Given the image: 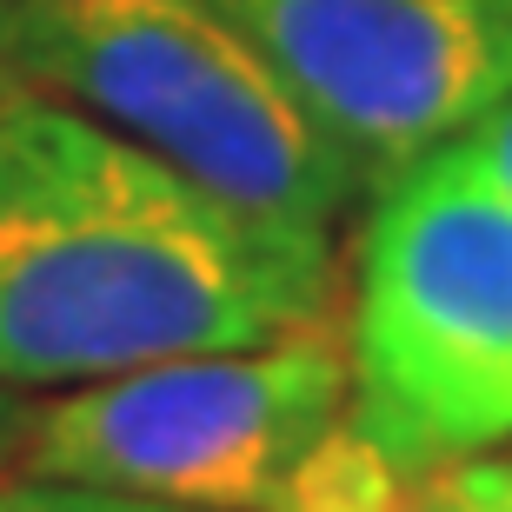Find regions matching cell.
<instances>
[{
  "label": "cell",
  "mask_w": 512,
  "mask_h": 512,
  "mask_svg": "<svg viewBox=\"0 0 512 512\" xmlns=\"http://www.w3.org/2000/svg\"><path fill=\"white\" fill-rule=\"evenodd\" d=\"M333 313V240H300L47 94L0 87V380L87 386L260 346Z\"/></svg>",
  "instance_id": "1"
},
{
  "label": "cell",
  "mask_w": 512,
  "mask_h": 512,
  "mask_svg": "<svg viewBox=\"0 0 512 512\" xmlns=\"http://www.w3.org/2000/svg\"><path fill=\"white\" fill-rule=\"evenodd\" d=\"M0 87L47 94L300 240H333L360 180L220 0H0Z\"/></svg>",
  "instance_id": "2"
},
{
  "label": "cell",
  "mask_w": 512,
  "mask_h": 512,
  "mask_svg": "<svg viewBox=\"0 0 512 512\" xmlns=\"http://www.w3.org/2000/svg\"><path fill=\"white\" fill-rule=\"evenodd\" d=\"M346 366V419L406 479L512 439V187L466 140L380 187Z\"/></svg>",
  "instance_id": "3"
},
{
  "label": "cell",
  "mask_w": 512,
  "mask_h": 512,
  "mask_svg": "<svg viewBox=\"0 0 512 512\" xmlns=\"http://www.w3.org/2000/svg\"><path fill=\"white\" fill-rule=\"evenodd\" d=\"M340 333L300 326L260 346H213L87 380L40 406L27 466L193 512H273L300 459L346 419Z\"/></svg>",
  "instance_id": "4"
},
{
  "label": "cell",
  "mask_w": 512,
  "mask_h": 512,
  "mask_svg": "<svg viewBox=\"0 0 512 512\" xmlns=\"http://www.w3.org/2000/svg\"><path fill=\"white\" fill-rule=\"evenodd\" d=\"M293 107L380 193L512 94V0H220Z\"/></svg>",
  "instance_id": "5"
},
{
  "label": "cell",
  "mask_w": 512,
  "mask_h": 512,
  "mask_svg": "<svg viewBox=\"0 0 512 512\" xmlns=\"http://www.w3.org/2000/svg\"><path fill=\"white\" fill-rule=\"evenodd\" d=\"M419 512H512V459H453L413 479Z\"/></svg>",
  "instance_id": "6"
},
{
  "label": "cell",
  "mask_w": 512,
  "mask_h": 512,
  "mask_svg": "<svg viewBox=\"0 0 512 512\" xmlns=\"http://www.w3.org/2000/svg\"><path fill=\"white\" fill-rule=\"evenodd\" d=\"M0 512H193V506H160V499L107 493V486H80V479L7 473L0 479Z\"/></svg>",
  "instance_id": "7"
},
{
  "label": "cell",
  "mask_w": 512,
  "mask_h": 512,
  "mask_svg": "<svg viewBox=\"0 0 512 512\" xmlns=\"http://www.w3.org/2000/svg\"><path fill=\"white\" fill-rule=\"evenodd\" d=\"M34 419H40V399H27V386H7V380H0V479L27 466Z\"/></svg>",
  "instance_id": "8"
},
{
  "label": "cell",
  "mask_w": 512,
  "mask_h": 512,
  "mask_svg": "<svg viewBox=\"0 0 512 512\" xmlns=\"http://www.w3.org/2000/svg\"><path fill=\"white\" fill-rule=\"evenodd\" d=\"M466 147L486 160V173H493V180H506V187H512V94L499 100V107L479 120L473 133H466Z\"/></svg>",
  "instance_id": "9"
},
{
  "label": "cell",
  "mask_w": 512,
  "mask_h": 512,
  "mask_svg": "<svg viewBox=\"0 0 512 512\" xmlns=\"http://www.w3.org/2000/svg\"><path fill=\"white\" fill-rule=\"evenodd\" d=\"M386 512H419V493H406L399 506H386Z\"/></svg>",
  "instance_id": "10"
}]
</instances>
